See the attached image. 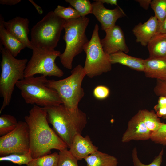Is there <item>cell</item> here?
<instances>
[{
    "label": "cell",
    "instance_id": "6da1fadb",
    "mask_svg": "<svg viewBox=\"0 0 166 166\" xmlns=\"http://www.w3.org/2000/svg\"><path fill=\"white\" fill-rule=\"evenodd\" d=\"M24 118L29 128L30 151L33 159L49 154L53 149L60 151L68 148L50 127L46 112L43 107L33 105Z\"/></svg>",
    "mask_w": 166,
    "mask_h": 166
},
{
    "label": "cell",
    "instance_id": "7a4b0ae2",
    "mask_svg": "<svg viewBox=\"0 0 166 166\" xmlns=\"http://www.w3.org/2000/svg\"><path fill=\"white\" fill-rule=\"evenodd\" d=\"M43 108L46 112L48 122L69 148L74 137L81 134L86 126V114L78 108L70 109L63 104Z\"/></svg>",
    "mask_w": 166,
    "mask_h": 166
},
{
    "label": "cell",
    "instance_id": "3957f363",
    "mask_svg": "<svg viewBox=\"0 0 166 166\" xmlns=\"http://www.w3.org/2000/svg\"><path fill=\"white\" fill-rule=\"evenodd\" d=\"M0 52L2 59L0 93L3 99L0 110L1 114L10 103L15 85L18 81L25 78V71L28 60L26 59H16L1 44Z\"/></svg>",
    "mask_w": 166,
    "mask_h": 166
},
{
    "label": "cell",
    "instance_id": "277c9868",
    "mask_svg": "<svg viewBox=\"0 0 166 166\" xmlns=\"http://www.w3.org/2000/svg\"><path fill=\"white\" fill-rule=\"evenodd\" d=\"M89 19L85 17L66 20L63 38L66 43L64 52L59 57L64 67L71 69L74 57L81 53L89 41L85 34Z\"/></svg>",
    "mask_w": 166,
    "mask_h": 166
},
{
    "label": "cell",
    "instance_id": "5b68a950",
    "mask_svg": "<svg viewBox=\"0 0 166 166\" xmlns=\"http://www.w3.org/2000/svg\"><path fill=\"white\" fill-rule=\"evenodd\" d=\"M47 80L42 75L26 77L18 81L16 86L27 104L43 107L62 104L57 92L46 86Z\"/></svg>",
    "mask_w": 166,
    "mask_h": 166
},
{
    "label": "cell",
    "instance_id": "8992f818",
    "mask_svg": "<svg viewBox=\"0 0 166 166\" xmlns=\"http://www.w3.org/2000/svg\"><path fill=\"white\" fill-rule=\"evenodd\" d=\"M71 73L63 79L48 80L46 84L57 92L66 107L74 109L78 108L79 103L84 96L81 84L86 74L84 67L80 64L74 68Z\"/></svg>",
    "mask_w": 166,
    "mask_h": 166
},
{
    "label": "cell",
    "instance_id": "52a82bcc",
    "mask_svg": "<svg viewBox=\"0 0 166 166\" xmlns=\"http://www.w3.org/2000/svg\"><path fill=\"white\" fill-rule=\"evenodd\" d=\"M65 21L53 11L49 12L31 29L32 46L54 49L60 40Z\"/></svg>",
    "mask_w": 166,
    "mask_h": 166
},
{
    "label": "cell",
    "instance_id": "ba28073f",
    "mask_svg": "<svg viewBox=\"0 0 166 166\" xmlns=\"http://www.w3.org/2000/svg\"><path fill=\"white\" fill-rule=\"evenodd\" d=\"M99 29L98 25L96 24L91 38L84 49L86 54L84 69L86 75L90 78L100 75L112 69L110 55L105 52L101 44Z\"/></svg>",
    "mask_w": 166,
    "mask_h": 166
},
{
    "label": "cell",
    "instance_id": "9c48e42d",
    "mask_svg": "<svg viewBox=\"0 0 166 166\" xmlns=\"http://www.w3.org/2000/svg\"><path fill=\"white\" fill-rule=\"evenodd\" d=\"M32 56L25 71V77L37 74L60 77L63 71L56 64L55 61L61 54L58 50H50L32 46Z\"/></svg>",
    "mask_w": 166,
    "mask_h": 166
},
{
    "label": "cell",
    "instance_id": "30bf717a",
    "mask_svg": "<svg viewBox=\"0 0 166 166\" xmlns=\"http://www.w3.org/2000/svg\"><path fill=\"white\" fill-rule=\"evenodd\" d=\"M30 151L29 129L26 123L19 121L16 128L0 137V155L24 154Z\"/></svg>",
    "mask_w": 166,
    "mask_h": 166
},
{
    "label": "cell",
    "instance_id": "8fae6325",
    "mask_svg": "<svg viewBox=\"0 0 166 166\" xmlns=\"http://www.w3.org/2000/svg\"><path fill=\"white\" fill-rule=\"evenodd\" d=\"M105 31L106 35L101 39V43L106 53L110 55L118 52H128L124 32L119 26L116 25Z\"/></svg>",
    "mask_w": 166,
    "mask_h": 166
},
{
    "label": "cell",
    "instance_id": "7c38bea8",
    "mask_svg": "<svg viewBox=\"0 0 166 166\" xmlns=\"http://www.w3.org/2000/svg\"><path fill=\"white\" fill-rule=\"evenodd\" d=\"M151 134L144 123L140 110L128 122L121 141L127 143L132 140H146L150 139Z\"/></svg>",
    "mask_w": 166,
    "mask_h": 166
},
{
    "label": "cell",
    "instance_id": "4fadbf2b",
    "mask_svg": "<svg viewBox=\"0 0 166 166\" xmlns=\"http://www.w3.org/2000/svg\"><path fill=\"white\" fill-rule=\"evenodd\" d=\"M94 1L95 2L92 3V14L101 23V29L104 31L116 25L115 23L118 19L126 16L120 6L113 9H108L99 0Z\"/></svg>",
    "mask_w": 166,
    "mask_h": 166
},
{
    "label": "cell",
    "instance_id": "5bb4252c",
    "mask_svg": "<svg viewBox=\"0 0 166 166\" xmlns=\"http://www.w3.org/2000/svg\"><path fill=\"white\" fill-rule=\"evenodd\" d=\"M0 21L9 33L22 43L26 47L32 49V44L28 38L30 31L29 21L27 18L16 16L6 22L1 15Z\"/></svg>",
    "mask_w": 166,
    "mask_h": 166
},
{
    "label": "cell",
    "instance_id": "9a60e30c",
    "mask_svg": "<svg viewBox=\"0 0 166 166\" xmlns=\"http://www.w3.org/2000/svg\"><path fill=\"white\" fill-rule=\"evenodd\" d=\"M160 23L155 16H151L145 22H140L133 28L132 31L136 42L142 46H147L151 39L159 33Z\"/></svg>",
    "mask_w": 166,
    "mask_h": 166
},
{
    "label": "cell",
    "instance_id": "2e32d148",
    "mask_svg": "<svg viewBox=\"0 0 166 166\" xmlns=\"http://www.w3.org/2000/svg\"><path fill=\"white\" fill-rule=\"evenodd\" d=\"M69 148L70 152L78 160L84 159L98 149L89 136L84 137L80 134L75 136Z\"/></svg>",
    "mask_w": 166,
    "mask_h": 166
},
{
    "label": "cell",
    "instance_id": "e0dca14e",
    "mask_svg": "<svg viewBox=\"0 0 166 166\" xmlns=\"http://www.w3.org/2000/svg\"><path fill=\"white\" fill-rule=\"evenodd\" d=\"M144 67L147 77L166 80V57H149L144 60Z\"/></svg>",
    "mask_w": 166,
    "mask_h": 166
},
{
    "label": "cell",
    "instance_id": "ac0fdd59",
    "mask_svg": "<svg viewBox=\"0 0 166 166\" xmlns=\"http://www.w3.org/2000/svg\"><path fill=\"white\" fill-rule=\"evenodd\" d=\"M112 64L119 63L128 67L132 69L144 72V60L134 57L123 52H118L110 55Z\"/></svg>",
    "mask_w": 166,
    "mask_h": 166
},
{
    "label": "cell",
    "instance_id": "d6986e66",
    "mask_svg": "<svg viewBox=\"0 0 166 166\" xmlns=\"http://www.w3.org/2000/svg\"><path fill=\"white\" fill-rule=\"evenodd\" d=\"M1 44L14 57H16L26 46L9 33L0 21Z\"/></svg>",
    "mask_w": 166,
    "mask_h": 166
},
{
    "label": "cell",
    "instance_id": "ffe728a7",
    "mask_svg": "<svg viewBox=\"0 0 166 166\" xmlns=\"http://www.w3.org/2000/svg\"><path fill=\"white\" fill-rule=\"evenodd\" d=\"M147 46L149 57H166V34H157L150 41Z\"/></svg>",
    "mask_w": 166,
    "mask_h": 166
},
{
    "label": "cell",
    "instance_id": "44dd1931",
    "mask_svg": "<svg viewBox=\"0 0 166 166\" xmlns=\"http://www.w3.org/2000/svg\"><path fill=\"white\" fill-rule=\"evenodd\" d=\"M87 166H117L115 157L97 150L85 158Z\"/></svg>",
    "mask_w": 166,
    "mask_h": 166
},
{
    "label": "cell",
    "instance_id": "7402d4cb",
    "mask_svg": "<svg viewBox=\"0 0 166 166\" xmlns=\"http://www.w3.org/2000/svg\"><path fill=\"white\" fill-rule=\"evenodd\" d=\"M141 111L144 123L152 133L158 130L164 124L154 111L147 109Z\"/></svg>",
    "mask_w": 166,
    "mask_h": 166
},
{
    "label": "cell",
    "instance_id": "603a6c76",
    "mask_svg": "<svg viewBox=\"0 0 166 166\" xmlns=\"http://www.w3.org/2000/svg\"><path fill=\"white\" fill-rule=\"evenodd\" d=\"M59 153L55 152L33 159L27 166H58Z\"/></svg>",
    "mask_w": 166,
    "mask_h": 166
},
{
    "label": "cell",
    "instance_id": "cb8c5ba5",
    "mask_svg": "<svg viewBox=\"0 0 166 166\" xmlns=\"http://www.w3.org/2000/svg\"><path fill=\"white\" fill-rule=\"evenodd\" d=\"M18 122L13 116L9 114H2L0 117V135H5L14 130Z\"/></svg>",
    "mask_w": 166,
    "mask_h": 166
},
{
    "label": "cell",
    "instance_id": "d4e9b609",
    "mask_svg": "<svg viewBox=\"0 0 166 166\" xmlns=\"http://www.w3.org/2000/svg\"><path fill=\"white\" fill-rule=\"evenodd\" d=\"M79 13L81 17L92 14L93 6L89 0H65Z\"/></svg>",
    "mask_w": 166,
    "mask_h": 166
},
{
    "label": "cell",
    "instance_id": "484cf974",
    "mask_svg": "<svg viewBox=\"0 0 166 166\" xmlns=\"http://www.w3.org/2000/svg\"><path fill=\"white\" fill-rule=\"evenodd\" d=\"M33 159L30 151L24 154L13 153L0 156V161H8L21 165H27Z\"/></svg>",
    "mask_w": 166,
    "mask_h": 166
},
{
    "label": "cell",
    "instance_id": "4316f807",
    "mask_svg": "<svg viewBox=\"0 0 166 166\" xmlns=\"http://www.w3.org/2000/svg\"><path fill=\"white\" fill-rule=\"evenodd\" d=\"M150 5L160 25L161 24L166 17V0H152Z\"/></svg>",
    "mask_w": 166,
    "mask_h": 166
},
{
    "label": "cell",
    "instance_id": "83f0119b",
    "mask_svg": "<svg viewBox=\"0 0 166 166\" xmlns=\"http://www.w3.org/2000/svg\"><path fill=\"white\" fill-rule=\"evenodd\" d=\"M58 166H79L78 160L67 148L59 151Z\"/></svg>",
    "mask_w": 166,
    "mask_h": 166
},
{
    "label": "cell",
    "instance_id": "f1b7e54d",
    "mask_svg": "<svg viewBox=\"0 0 166 166\" xmlns=\"http://www.w3.org/2000/svg\"><path fill=\"white\" fill-rule=\"evenodd\" d=\"M164 150L162 149L158 155L156 156L151 163L148 164L142 163L140 160L138 155L137 148L134 147L132 154V161L134 166H161L163 161Z\"/></svg>",
    "mask_w": 166,
    "mask_h": 166
},
{
    "label": "cell",
    "instance_id": "f546056e",
    "mask_svg": "<svg viewBox=\"0 0 166 166\" xmlns=\"http://www.w3.org/2000/svg\"><path fill=\"white\" fill-rule=\"evenodd\" d=\"M53 11L57 15L65 20L81 17L78 12L71 6L66 7L58 5Z\"/></svg>",
    "mask_w": 166,
    "mask_h": 166
},
{
    "label": "cell",
    "instance_id": "4dcf8cb0",
    "mask_svg": "<svg viewBox=\"0 0 166 166\" xmlns=\"http://www.w3.org/2000/svg\"><path fill=\"white\" fill-rule=\"evenodd\" d=\"M150 139L155 143L166 146V124L156 131L152 133Z\"/></svg>",
    "mask_w": 166,
    "mask_h": 166
},
{
    "label": "cell",
    "instance_id": "1f68e13d",
    "mask_svg": "<svg viewBox=\"0 0 166 166\" xmlns=\"http://www.w3.org/2000/svg\"><path fill=\"white\" fill-rule=\"evenodd\" d=\"M110 93V90L107 87L99 85L93 89V94L95 98L99 100H102L107 98Z\"/></svg>",
    "mask_w": 166,
    "mask_h": 166
},
{
    "label": "cell",
    "instance_id": "d6a6232c",
    "mask_svg": "<svg viewBox=\"0 0 166 166\" xmlns=\"http://www.w3.org/2000/svg\"><path fill=\"white\" fill-rule=\"evenodd\" d=\"M154 91L157 96L166 97V80H157Z\"/></svg>",
    "mask_w": 166,
    "mask_h": 166
},
{
    "label": "cell",
    "instance_id": "836d02e7",
    "mask_svg": "<svg viewBox=\"0 0 166 166\" xmlns=\"http://www.w3.org/2000/svg\"><path fill=\"white\" fill-rule=\"evenodd\" d=\"M166 106V97L160 96L158 103L154 106V109L156 112L160 108Z\"/></svg>",
    "mask_w": 166,
    "mask_h": 166
},
{
    "label": "cell",
    "instance_id": "e575fe53",
    "mask_svg": "<svg viewBox=\"0 0 166 166\" xmlns=\"http://www.w3.org/2000/svg\"><path fill=\"white\" fill-rule=\"evenodd\" d=\"M152 0H136L140 6L143 9L147 10L148 9Z\"/></svg>",
    "mask_w": 166,
    "mask_h": 166
},
{
    "label": "cell",
    "instance_id": "d590c367",
    "mask_svg": "<svg viewBox=\"0 0 166 166\" xmlns=\"http://www.w3.org/2000/svg\"><path fill=\"white\" fill-rule=\"evenodd\" d=\"M21 1V0H0V3L2 5L12 6L17 4Z\"/></svg>",
    "mask_w": 166,
    "mask_h": 166
},
{
    "label": "cell",
    "instance_id": "8d00e7d4",
    "mask_svg": "<svg viewBox=\"0 0 166 166\" xmlns=\"http://www.w3.org/2000/svg\"><path fill=\"white\" fill-rule=\"evenodd\" d=\"M156 114L159 117L166 118V106L160 108L156 112Z\"/></svg>",
    "mask_w": 166,
    "mask_h": 166
},
{
    "label": "cell",
    "instance_id": "74e56055",
    "mask_svg": "<svg viewBox=\"0 0 166 166\" xmlns=\"http://www.w3.org/2000/svg\"><path fill=\"white\" fill-rule=\"evenodd\" d=\"M159 26V33L166 34V17L163 22Z\"/></svg>",
    "mask_w": 166,
    "mask_h": 166
},
{
    "label": "cell",
    "instance_id": "f35d334b",
    "mask_svg": "<svg viewBox=\"0 0 166 166\" xmlns=\"http://www.w3.org/2000/svg\"><path fill=\"white\" fill-rule=\"evenodd\" d=\"M100 2L103 3L109 4L112 5H115L117 6V7H119L117 4V0H99Z\"/></svg>",
    "mask_w": 166,
    "mask_h": 166
},
{
    "label": "cell",
    "instance_id": "ab89813d",
    "mask_svg": "<svg viewBox=\"0 0 166 166\" xmlns=\"http://www.w3.org/2000/svg\"><path fill=\"white\" fill-rule=\"evenodd\" d=\"M29 1L35 7L38 13L40 14H42L43 13V10L42 8L40 6L38 5L37 4L35 3V2L32 0H29Z\"/></svg>",
    "mask_w": 166,
    "mask_h": 166
}]
</instances>
